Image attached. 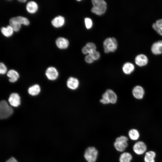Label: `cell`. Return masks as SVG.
<instances>
[{"label":"cell","instance_id":"8992f818","mask_svg":"<svg viewBox=\"0 0 162 162\" xmlns=\"http://www.w3.org/2000/svg\"><path fill=\"white\" fill-rule=\"evenodd\" d=\"M128 141L127 139L124 136L117 137L114 142V146L118 151L122 152L125 150L128 146Z\"/></svg>","mask_w":162,"mask_h":162},{"label":"cell","instance_id":"ba28073f","mask_svg":"<svg viewBox=\"0 0 162 162\" xmlns=\"http://www.w3.org/2000/svg\"><path fill=\"white\" fill-rule=\"evenodd\" d=\"M58 72L56 69L52 67L47 68L46 71V75L47 78L50 80L56 79L58 76Z\"/></svg>","mask_w":162,"mask_h":162},{"label":"cell","instance_id":"d4e9b609","mask_svg":"<svg viewBox=\"0 0 162 162\" xmlns=\"http://www.w3.org/2000/svg\"><path fill=\"white\" fill-rule=\"evenodd\" d=\"M9 23V25L13 28L14 31L18 32L19 31L21 25L16 21L13 17L10 19Z\"/></svg>","mask_w":162,"mask_h":162},{"label":"cell","instance_id":"ac0fdd59","mask_svg":"<svg viewBox=\"0 0 162 162\" xmlns=\"http://www.w3.org/2000/svg\"><path fill=\"white\" fill-rule=\"evenodd\" d=\"M134 66L132 63L127 62L123 65L122 67V70L125 74H129L134 71Z\"/></svg>","mask_w":162,"mask_h":162},{"label":"cell","instance_id":"e0dca14e","mask_svg":"<svg viewBox=\"0 0 162 162\" xmlns=\"http://www.w3.org/2000/svg\"><path fill=\"white\" fill-rule=\"evenodd\" d=\"M26 10L29 13L33 14L35 13L38 9L37 4L33 1H30L27 3Z\"/></svg>","mask_w":162,"mask_h":162},{"label":"cell","instance_id":"30bf717a","mask_svg":"<svg viewBox=\"0 0 162 162\" xmlns=\"http://www.w3.org/2000/svg\"><path fill=\"white\" fill-rule=\"evenodd\" d=\"M135 63L139 66L142 67L146 65L148 62L147 57L143 54L137 55L135 58Z\"/></svg>","mask_w":162,"mask_h":162},{"label":"cell","instance_id":"3957f363","mask_svg":"<svg viewBox=\"0 0 162 162\" xmlns=\"http://www.w3.org/2000/svg\"><path fill=\"white\" fill-rule=\"evenodd\" d=\"M13 110L4 100L1 101L0 103V118L1 119L7 118L13 114Z\"/></svg>","mask_w":162,"mask_h":162},{"label":"cell","instance_id":"7a4b0ae2","mask_svg":"<svg viewBox=\"0 0 162 162\" xmlns=\"http://www.w3.org/2000/svg\"><path fill=\"white\" fill-rule=\"evenodd\" d=\"M117 96L115 92L111 89H108L103 94L100 102L103 104H114L117 100Z\"/></svg>","mask_w":162,"mask_h":162},{"label":"cell","instance_id":"f1b7e54d","mask_svg":"<svg viewBox=\"0 0 162 162\" xmlns=\"http://www.w3.org/2000/svg\"><path fill=\"white\" fill-rule=\"evenodd\" d=\"M91 55L94 60L98 59L100 57V53L95 50L88 54Z\"/></svg>","mask_w":162,"mask_h":162},{"label":"cell","instance_id":"484cf974","mask_svg":"<svg viewBox=\"0 0 162 162\" xmlns=\"http://www.w3.org/2000/svg\"><path fill=\"white\" fill-rule=\"evenodd\" d=\"M13 18L21 25H23L26 26L29 25L30 22L26 18L21 16L13 17Z\"/></svg>","mask_w":162,"mask_h":162},{"label":"cell","instance_id":"5bb4252c","mask_svg":"<svg viewBox=\"0 0 162 162\" xmlns=\"http://www.w3.org/2000/svg\"><path fill=\"white\" fill-rule=\"evenodd\" d=\"M64 23V18L61 16H58L55 17L51 21L52 25L56 28H58L62 26Z\"/></svg>","mask_w":162,"mask_h":162},{"label":"cell","instance_id":"6da1fadb","mask_svg":"<svg viewBox=\"0 0 162 162\" xmlns=\"http://www.w3.org/2000/svg\"><path fill=\"white\" fill-rule=\"evenodd\" d=\"M92 3L93 5L91 9L92 12L98 15L104 14L106 9L107 4L103 0H93Z\"/></svg>","mask_w":162,"mask_h":162},{"label":"cell","instance_id":"7402d4cb","mask_svg":"<svg viewBox=\"0 0 162 162\" xmlns=\"http://www.w3.org/2000/svg\"><path fill=\"white\" fill-rule=\"evenodd\" d=\"M152 27L158 34L162 35V19L157 20L153 24Z\"/></svg>","mask_w":162,"mask_h":162},{"label":"cell","instance_id":"44dd1931","mask_svg":"<svg viewBox=\"0 0 162 162\" xmlns=\"http://www.w3.org/2000/svg\"><path fill=\"white\" fill-rule=\"evenodd\" d=\"M156 156L155 153L152 151H149L146 153L144 160L145 162H155L154 158Z\"/></svg>","mask_w":162,"mask_h":162},{"label":"cell","instance_id":"7c38bea8","mask_svg":"<svg viewBox=\"0 0 162 162\" xmlns=\"http://www.w3.org/2000/svg\"><path fill=\"white\" fill-rule=\"evenodd\" d=\"M56 44L58 48L61 49H64L68 48L69 42L68 40L66 38L60 37L56 39Z\"/></svg>","mask_w":162,"mask_h":162},{"label":"cell","instance_id":"f546056e","mask_svg":"<svg viewBox=\"0 0 162 162\" xmlns=\"http://www.w3.org/2000/svg\"><path fill=\"white\" fill-rule=\"evenodd\" d=\"M7 70V68L5 65L2 62L0 64V73L1 74H4Z\"/></svg>","mask_w":162,"mask_h":162},{"label":"cell","instance_id":"9a60e30c","mask_svg":"<svg viewBox=\"0 0 162 162\" xmlns=\"http://www.w3.org/2000/svg\"><path fill=\"white\" fill-rule=\"evenodd\" d=\"M67 85L69 88L72 90H75L79 87V82L76 78L71 77L68 80Z\"/></svg>","mask_w":162,"mask_h":162},{"label":"cell","instance_id":"1f68e13d","mask_svg":"<svg viewBox=\"0 0 162 162\" xmlns=\"http://www.w3.org/2000/svg\"><path fill=\"white\" fill-rule=\"evenodd\" d=\"M6 162H18V161L15 158L11 157L8 159Z\"/></svg>","mask_w":162,"mask_h":162},{"label":"cell","instance_id":"4fadbf2b","mask_svg":"<svg viewBox=\"0 0 162 162\" xmlns=\"http://www.w3.org/2000/svg\"><path fill=\"white\" fill-rule=\"evenodd\" d=\"M151 51L155 55L162 53V40L158 41L154 43L151 47Z\"/></svg>","mask_w":162,"mask_h":162},{"label":"cell","instance_id":"52a82bcc","mask_svg":"<svg viewBox=\"0 0 162 162\" xmlns=\"http://www.w3.org/2000/svg\"><path fill=\"white\" fill-rule=\"evenodd\" d=\"M147 149L146 144L143 142L140 141L136 143L133 147L134 152L137 154L140 155L143 154Z\"/></svg>","mask_w":162,"mask_h":162},{"label":"cell","instance_id":"4316f807","mask_svg":"<svg viewBox=\"0 0 162 162\" xmlns=\"http://www.w3.org/2000/svg\"><path fill=\"white\" fill-rule=\"evenodd\" d=\"M128 135L130 138L132 140H137L140 136V134L138 131L135 129H131L128 132Z\"/></svg>","mask_w":162,"mask_h":162},{"label":"cell","instance_id":"83f0119b","mask_svg":"<svg viewBox=\"0 0 162 162\" xmlns=\"http://www.w3.org/2000/svg\"><path fill=\"white\" fill-rule=\"evenodd\" d=\"M86 26L88 29L91 28L92 25V22L91 19L89 18H86L85 19Z\"/></svg>","mask_w":162,"mask_h":162},{"label":"cell","instance_id":"8fae6325","mask_svg":"<svg viewBox=\"0 0 162 162\" xmlns=\"http://www.w3.org/2000/svg\"><path fill=\"white\" fill-rule=\"evenodd\" d=\"M133 96L136 99H141L144 96V91L142 87L139 86L134 87L132 90Z\"/></svg>","mask_w":162,"mask_h":162},{"label":"cell","instance_id":"4dcf8cb0","mask_svg":"<svg viewBox=\"0 0 162 162\" xmlns=\"http://www.w3.org/2000/svg\"><path fill=\"white\" fill-rule=\"evenodd\" d=\"M85 60L87 63L89 64L92 63L94 61L92 57L89 54L86 56Z\"/></svg>","mask_w":162,"mask_h":162},{"label":"cell","instance_id":"ffe728a7","mask_svg":"<svg viewBox=\"0 0 162 162\" xmlns=\"http://www.w3.org/2000/svg\"><path fill=\"white\" fill-rule=\"evenodd\" d=\"M1 31L2 34L6 37L11 36L14 31L13 28L10 25L6 27H2Z\"/></svg>","mask_w":162,"mask_h":162},{"label":"cell","instance_id":"cb8c5ba5","mask_svg":"<svg viewBox=\"0 0 162 162\" xmlns=\"http://www.w3.org/2000/svg\"><path fill=\"white\" fill-rule=\"evenodd\" d=\"M132 159V156L128 152H124L120 156L119 160L120 162H130Z\"/></svg>","mask_w":162,"mask_h":162},{"label":"cell","instance_id":"5b68a950","mask_svg":"<svg viewBox=\"0 0 162 162\" xmlns=\"http://www.w3.org/2000/svg\"><path fill=\"white\" fill-rule=\"evenodd\" d=\"M98 151L94 147H89L85 150L84 157L87 162H95L98 157Z\"/></svg>","mask_w":162,"mask_h":162},{"label":"cell","instance_id":"277c9868","mask_svg":"<svg viewBox=\"0 0 162 162\" xmlns=\"http://www.w3.org/2000/svg\"><path fill=\"white\" fill-rule=\"evenodd\" d=\"M104 52L106 53L110 52H114L117 49L118 46L117 42L114 38H106L103 43Z\"/></svg>","mask_w":162,"mask_h":162},{"label":"cell","instance_id":"2e32d148","mask_svg":"<svg viewBox=\"0 0 162 162\" xmlns=\"http://www.w3.org/2000/svg\"><path fill=\"white\" fill-rule=\"evenodd\" d=\"M96 47L95 45L93 43L89 42L86 44L82 49V52L84 54L89 53L96 50Z\"/></svg>","mask_w":162,"mask_h":162},{"label":"cell","instance_id":"603a6c76","mask_svg":"<svg viewBox=\"0 0 162 162\" xmlns=\"http://www.w3.org/2000/svg\"><path fill=\"white\" fill-rule=\"evenodd\" d=\"M40 86L38 84H35L30 87L28 90V93L31 95L35 96L40 93Z\"/></svg>","mask_w":162,"mask_h":162},{"label":"cell","instance_id":"d6986e66","mask_svg":"<svg viewBox=\"0 0 162 162\" xmlns=\"http://www.w3.org/2000/svg\"><path fill=\"white\" fill-rule=\"evenodd\" d=\"M7 75L9 78V81L12 82H16L19 78L18 73L16 70L11 69L8 72Z\"/></svg>","mask_w":162,"mask_h":162},{"label":"cell","instance_id":"d6a6232c","mask_svg":"<svg viewBox=\"0 0 162 162\" xmlns=\"http://www.w3.org/2000/svg\"><path fill=\"white\" fill-rule=\"evenodd\" d=\"M18 1L20 2H23V3H24V2H25L26 1V0H18Z\"/></svg>","mask_w":162,"mask_h":162},{"label":"cell","instance_id":"9c48e42d","mask_svg":"<svg viewBox=\"0 0 162 162\" xmlns=\"http://www.w3.org/2000/svg\"><path fill=\"white\" fill-rule=\"evenodd\" d=\"M8 100L10 104L14 107H17L20 104V97L17 93H14L10 94Z\"/></svg>","mask_w":162,"mask_h":162}]
</instances>
